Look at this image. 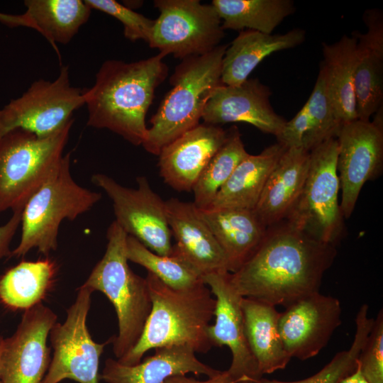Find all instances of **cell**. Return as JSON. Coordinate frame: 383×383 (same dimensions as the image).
Instances as JSON below:
<instances>
[{"mask_svg": "<svg viewBox=\"0 0 383 383\" xmlns=\"http://www.w3.org/2000/svg\"><path fill=\"white\" fill-rule=\"evenodd\" d=\"M159 53L133 62L107 60L94 84L84 89L89 126L108 129L133 145H142L148 131L145 116L155 91L168 76Z\"/></svg>", "mask_w": 383, "mask_h": 383, "instance_id": "2", "label": "cell"}, {"mask_svg": "<svg viewBox=\"0 0 383 383\" xmlns=\"http://www.w3.org/2000/svg\"><path fill=\"white\" fill-rule=\"evenodd\" d=\"M260 380L252 381L246 378L235 379L227 370H219L218 373L208 377V379L205 380L187 377L186 374H179L167 378L163 383H260Z\"/></svg>", "mask_w": 383, "mask_h": 383, "instance_id": "37", "label": "cell"}, {"mask_svg": "<svg viewBox=\"0 0 383 383\" xmlns=\"http://www.w3.org/2000/svg\"><path fill=\"white\" fill-rule=\"evenodd\" d=\"M199 211L226 255L228 272H235L257 249L267 228L253 210L206 209Z\"/></svg>", "mask_w": 383, "mask_h": 383, "instance_id": "23", "label": "cell"}, {"mask_svg": "<svg viewBox=\"0 0 383 383\" xmlns=\"http://www.w3.org/2000/svg\"><path fill=\"white\" fill-rule=\"evenodd\" d=\"M24 5L33 29L46 38L57 55L56 43L70 42L91 11L82 0H26Z\"/></svg>", "mask_w": 383, "mask_h": 383, "instance_id": "28", "label": "cell"}, {"mask_svg": "<svg viewBox=\"0 0 383 383\" xmlns=\"http://www.w3.org/2000/svg\"><path fill=\"white\" fill-rule=\"evenodd\" d=\"M229 272H215L203 277L216 299L215 323L207 334L212 346H228L232 360L228 372L235 379L258 381L262 377L248 345L241 307V296L231 284Z\"/></svg>", "mask_w": 383, "mask_h": 383, "instance_id": "16", "label": "cell"}, {"mask_svg": "<svg viewBox=\"0 0 383 383\" xmlns=\"http://www.w3.org/2000/svg\"><path fill=\"white\" fill-rule=\"evenodd\" d=\"M341 383H367L362 374L360 372V370H358V367L355 371L354 373H353L349 377L344 379Z\"/></svg>", "mask_w": 383, "mask_h": 383, "instance_id": "40", "label": "cell"}, {"mask_svg": "<svg viewBox=\"0 0 383 383\" xmlns=\"http://www.w3.org/2000/svg\"><path fill=\"white\" fill-rule=\"evenodd\" d=\"M56 322L42 303L24 311L14 333L3 340L1 383H42L51 360L47 340Z\"/></svg>", "mask_w": 383, "mask_h": 383, "instance_id": "14", "label": "cell"}, {"mask_svg": "<svg viewBox=\"0 0 383 383\" xmlns=\"http://www.w3.org/2000/svg\"><path fill=\"white\" fill-rule=\"evenodd\" d=\"M91 182L100 187L112 201L115 221L127 233L160 255L172 251L165 201L150 187L145 177L136 178L138 187L122 186L109 176L97 173Z\"/></svg>", "mask_w": 383, "mask_h": 383, "instance_id": "12", "label": "cell"}, {"mask_svg": "<svg viewBox=\"0 0 383 383\" xmlns=\"http://www.w3.org/2000/svg\"><path fill=\"white\" fill-rule=\"evenodd\" d=\"M309 161L310 152L290 147L274 165L253 210L266 228L287 215L304 184Z\"/></svg>", "mask_w": 383, "mask_h": 383, "instance_id": "22", "label": "cell"}, {"mask_svg": "<svg viewBox=\"0 0 383 383\" xmlns=\"http://www.w3.org/2000/svg\"><path fill=\"white\" fill-rule=\"evenodd\" d=\"M152 309L135 345L117 360L131 366L139 363L150 349L172 345L206 353L213 347L207 334L214 316L216 299L204 282L186 289H174L148 272L145 277Z\"/></svg>", "mask_w": 383, "mask_h": 383, "instance_id": "3", "label": "cell"}, {"mask_svg": "<svg viewBox=\"0 0 383 383\" xmlns=\"http://www.w3.org/2000/svg\"><path fill=\"white\" fill-rule=\"evenodd\" d=\"M160 16L148 45L159 53L184 60L209 52L224 38L221 20L211 4L199 0H155Z\"/></svg>", "mask_w": 383, "mask_h": 383, "instance_id": "10", "label": "cell"}, {"mask_svg": "<svg viewBox=\"0 0 383 383\" xmlns=\"http://www.w3.org/2000/svg\"><path fill=\"white\" fill-rule=\"evenodd\" d=\"M368 306L362 304L355 318L356 330L353 342L347 350L338 353L315 374L298 381L282 382L262 377L260 383H341L357 368V357L366 341L374 318L368 317Z\"/></svg>", "mask_w": 383, "mask_h": 383, "instance_id": "34", "label": "cell"}, {"mask_svg": "<svg viewBox=\"0 0 383 383\" xmlns=\"http://www.w3.org/2000/svg\"><path fill=\"white\" fill-rule=\"evenodd\" d=\"M340 301L314 293L299 299L279 313L278 329L289 356L305 360L316 356L328 344L341 324Z\"/></svg>", "mask_w": 383, "mask_h": 383, "instance_id": "15", "label": "cell"}, {"mask_svg": "<svg viewBox=\"0 0 383 383\" xmlns=\"http://www.w3.org/2000/svg\"><path fill=\"white\" fill-rule=\"evenodd\" d=\"M287 148L275 143L249 154L236 167L207 209L254 210L274 165Z\"/></svg>", "mask_w": 383, "mask_h": 383, "instance_id": "25", "label": "cell"}, {"mask_svg": "<svg viewBox=\"0 0 383 383\" xmlns=\"http://www.w3.org/2000/svg\"><path fill=\"white\" fill-rule=\"evenodd\" d=\"M91 9L106 13L123 26V33L131 41L143 40L148 43L155 20L148 18L114 0H85Z\"/></svg>", "mask_w": 383, "mask_h": 383, "instance_id": "35", "label": "cell"}, {"mask_svg": "<svg viewBox=\"0 0 383 383\" xmlns=\"http://www.w3.org/2000/svg\"><path fill=\"white\" fill-rule=\"evenodd\" d=\"M357 367L367 383H383V312L374 319L357 357Z\"/></svg>", "mask_w": 383, "mask_h": 383, "instance_id": "36", "label": "cell"}, {"mask_svg": "<svg viewBox=\"0 0 383 383\" xmlns=\"http://www.w3.org/2000/svg\"><path fill=\"white\" fill-rule=\"evenodd\" d=\"M0 22L9 27L23 26L30 28V21L24 13L11 15L0 13Z\"/></svg>", "mask_w": 383, "mask_h": 383, "instance_id": "39", "label": "cell"}, {"mask_svg": "<svg viewBox=\"0 0 383 383\" xmlns=\"http://www.w3.org/2000/svg\"><path fill=\"white\" fill-rule=\"evenodd\" d=\"M3 340H4V338L2 337H0V383H1V351H2Z\"/></svg>", "mask_w": 383, "mask_h": 383, "instance_id": "41", "label": "cell"}, {"mask_svg": "<svg viewBox=\"0 0 383 383\" xmlns=\"http://www.w3.org/2000/svg\"><path fill=\"white\" fill-rule=\"evenodd\" d=\"M305 104L309 115V128L301 147L310 152L325 141L336 138L342 127L321 67L313 89Z\"/></svg>", "mask_w": 383, "mask_h": 383, "instance_id": "33", "label": "cell"}, {"mask_svg": "<svg viewBox=\"0 0 383 383\" xmlns=\"http://www.w3.org/2000/svg\"><path fill=\"white\" fill-rule=\"evenodd\" d=\"M165 206L168 225L176 240L172 252L203 277L228 272L226 255L194 204L171 198L165 201Z\"/></svg>", "mask_w": 383, "mask_h": 383, "instance_id": "19", "label": "cell"}, {"mask_svg": "<svg viewBox=\"0 0 383 383\" xmlns=\"http://www.w3.org/2000/svg\"><path fill=\"white\" fill-rule=\"evenodd\" d=\"M22 211L13 212L9 220L0 226V260L11 255L10 245L21 225Z\"/></svg>", "mask_w": 383, "mask_h": 383, "instance_id": "38", "label": "cell"}, {"mask_svg": "<svg viewBox=\"0 0 383 383\" xmlns=\"http://www.w3.org/2000/svg\"><path fill=\"white\" fill-rule=\"evenodd\" d=\"M83 105L84 89L71 85L68 67L64 66L55 79L33 82L0 109V138L17 128L40 138L50 136L73 121L74 111Z\"/></svg>", "mask_w": 383, "mask_h": 383, "instance_id": "9", "label": "cell"}, {"mask_svg": "<svg viewBox=\"0 0 383 383\" xmlns=\"http://www.w3.org/2000/svg\"><path fill=\"white\" fill-rule=\"evenodd\" d=\"M127 236L115 221L111 223L104 255L82 284L104 294L114 306L118 333L112 343L117 360L138 343L152 309L146 279L133 272L128 264Z\"/></svg>", "mask_w": 383, "mask_h": 383, "instance_id": "5", "label": "cell"}, {"mask_svg": "<svg viewBox=\"0 0 383 383\" xmlns=\"http://www.w3.org/2000/svg\"><path fill=\"white\" fill-rule=\"evenodd\" d=\"M305 39L306 31L301 28H294L284 34L241 30L225 51L221 69L223 84H241L266 57L277 51L295 48Z\"/></svg>", "mask_w": 383, "mask_h": 383, "instance_id": "24", "label": "cell"}, {"mask_svg": "<svg viewBox=\"0 0 383 383\" xmlns=\"http://www.w3.org/2000/svg\"><path fill=\"white\" fill-rule=\"evenodd\" d=\"M73 121L46 138L20 128L0 138V213L23 211L55 170Z\"/></svg>", "mask_w": 383, "mask_h": 383, "instance_id": "7", "label": "cell"}, {"mask_svg": "<svg viewBox=\"0 0 383 383\" xmlns=\"http://www.w3.org/2000/svg\"><path fill=\"white\" fill-rule=\"evenodd\" d=\"M228 131L199 124L165 146L158 155L160 175L177 192L192 191L201 173L223 145Z\"/></svg>", "mask_w": 383, "mask_h": 383, "instance_id": "18", "label": "cell"}, {"mask_svg": "<svg viewBox=\"0 0 383 383\" xmlns=\"http://www.w3.org/2000/svg\"><path fill=\"white\" fill-rule=\"evenodd\" d=\"M225 30H248L272 34L296 11L292 0H213Z\"/></svg>", "mask_w": 383, "mask_h": 383, "instance_id": "30", "label": "cell"}, {"mask_svg": "<svg viewBox=\"0 0 383 383\" xmlns=\"http://www.w3.org/2000/svg\"><path fill=\"white\" fill-rule=\"evenodd\" d=\"M227 131L225 143L206 165L192 189L193 203L199 209L209 207L236 167L249 155L237 126H233Z\"/></svg>", "mask_w": 383, "mask_h": 383, "instance_id": "31", "label": "cell"}, {"mask_svg": "<svg viewBox=\"0 0 383 383\" xmlns=\"http://www.w3.org/2000/svg\"><path fill=\"white\" fill-rule=\"evenodd\" d=\"M246 339L263 375L286 367L292 357L285 350L278 329L279 313L275 306L243 297Z\"/></svg>", "mask_w": 383, "mask_h": 383, "instance_id": "26", "label": "cell"}, {"mask_svg": "<svg viewBox=\"0 0 383 383\" xmlns=\"http://www.w3.org/2000/svg\"><path fill=\"white\" fill-rule=\"evenodd\" d=\"M336 139L340 208L344 218H349L364 184L382 172L383 124L355 120L344 124Z\"/></svg>", "mask_w": 383, "mask_h": 383, "instance_id": "13", "label": "cell"}, {"mask_svg": "<svg viewBox=\"0 0 383 383\" xmlns=\"http://www.w3.org/2000/svg\"><path fill=\"white\" fill-rule=\"evenodd\" d=\"M92 292L82 285L74 302L67 310L65 321L56 322L52 327L49 335L53 355L42 383H59L64 379L99 383L100 357L113 337L103 343L94 342L91 337L87 318Z\"/></svg>", "mask_w": 383, "mask_h": 383, "instance_id": "11", "label": "cell"}, {"mask_svg": "<svg viewBox=\"0 0 383 383\" xmlns=\"http://www.w3.org/2000/svg\"><path fill=\"white\" fill-rule=\"evenodd\" d=\"M272 92L258 79H248L237 86L217 87L204 109V123L218 126L246 123L260 131L277 137L287 121L271 105Z\"/></svg>", "mask_w": 383, "mask_h": 383, "instance_id": "17", "label": "cell"}, {"mask_svg": "<svg viewBox=\"0 0 383 383\" xmlns=\"http://www.w3.org/2000/svg\"><path fill=\"white\" fill-rule=\"evenodd\" d=\"M336 255L335 246L282 220L267 228L253 255L228 277L241 296L286 308L319 292Z\"/></svg>", "mask_w": 383, "mask_h": 383, "instance_id": "1", "label": "cell"}, {"mask_svg": "<svg viewBox=\"0 0 383 383\" xmlns=\"http://www.w3.org/2000/svg\"><path fill=\"white\" fill-rule=\"evenodd\" d=\"M227 47L220 45L175 67L170 78L172 88L150 120L142 144L147 152L158 156L165 146L199 124L210 96L223 84L222 60Z\"/></svg>", "mask_w": 383, "mask_h": 383, "instance_id": "4", "label": "cell"}, {"mask_svg": "<svg viewBox=\"0 0 383 383\" xmlns=\"http://www.w3.org/2000/svg\"><path fill=\"white\" fill-rule=\"evenodd\" d=\"M126 257L174 289H186L204 282L203 276L180 257L172 252L156 254L131 235L126 238Z\"/></svg>", "mask_w": 383, "mask_h": 383, "instance_id": "32", "label": "cell"}, {"mask_svg": "<svg viewBox=\"0 0 383 383\" xmlns=\"http://www.w3.org/2000/svg\"><path fill=\"white\" fill-rule=\"evenodd\" d=\"M323 59L320 64L328 91L342 126L357 120L354 91L358 61L357 43L353 36L343 35L338 41L322 43Z\"/></svg>", "mask_w": 383, "mask_h": 383, "instance_id": "27", "label": "cell"}, {"mask_svg": "<svg viewBox=\"0 0 383 383\" xmlns=\"http://www.w3.org/2000/svg\"><path fill=\"white\" fill-rule=\"evenodd\" d=\"M55 262L48 257L21 261L0 278V301L13 310L29 309L41 303L54 282Z\"/></svg>", "mask_w": 383, "mask_h": 383, "instance_id": "29", "label": "cell"}, {"mask_svg": "<svg viewBox=\"0 0 383 383\" xmlns=\"http://www.w3.org/2000/svg\"><path fill=\"white\" fill-rule=\"evenodd\" d=\"M367 31L352 33L357 43L358 61L354 91L357 119L370 121L383 101V15L378 9L363 14Z\"/></svg>", "mask_w": 383, "mask_h": 383, "instance_id": "20", "label": "cell"}, {"mask_svg": "<svg viewBox=\"0 0 383 383\" xmlns=\"http://www.w3.org/2000/svg\"><path fill=\"white\" fill-rule=\"evenodd\" d=\"M101 194L78 184L70 172V153L63 155L58 166L30 198L21 214V237L11 257L25 256L37 249L48 257L57 248L62 221H73L91 209Z\"/></svg>", "mask_w": 383, "mask_h": 383, "instance_id": "6", "label": "cell"}, {"mask_svg": "<svg viewBox=\"0 0 383 383\" xmlns=\"http://www.w3.org/2000/svg\"><path fill=\"white\" fill-rule=\"evenodd\" d=\"M338 152L336 138L310 151L304 184L283 219L318 240L334 246L344 233V217L338 202Z\"/></svg>", "mask_w": 383, "mask_h": 383, "instance_id": "8", "label": "cell"}, {"mask_svg": "<svg viewBox=\"0 0 383 383\" xmlns=\"http://www.w3.org/2000/svg\"><path fill=\"white\" fill-rule=\"evenodd\" d=\"M155 350L154 355L131 366L108 358L99 374L100 380L106 383H163L174 375L192 373L211 377L219 371L200 361L187 346H165Z\"/></svg>", "mask_w": 383, "mask_h": 383, "instance_id": "21", "label": "cell"}]
</instances>
